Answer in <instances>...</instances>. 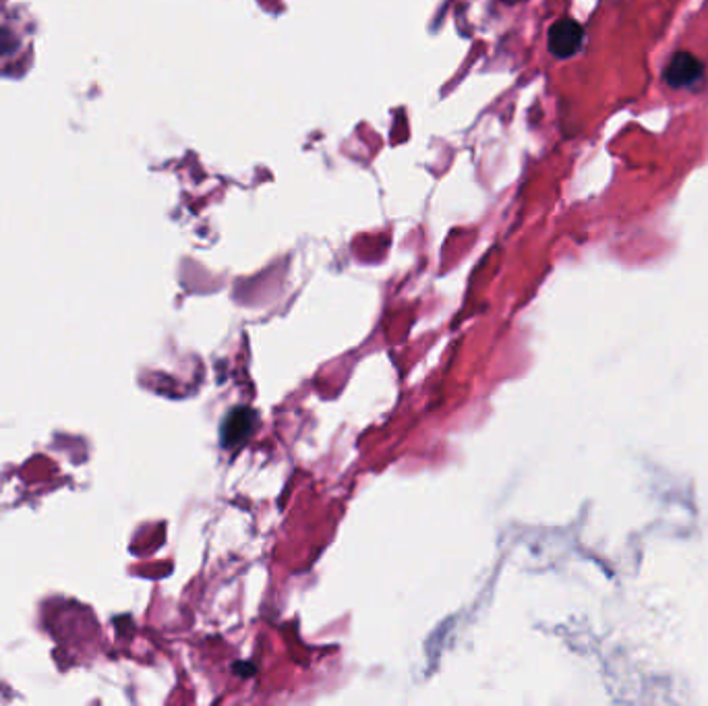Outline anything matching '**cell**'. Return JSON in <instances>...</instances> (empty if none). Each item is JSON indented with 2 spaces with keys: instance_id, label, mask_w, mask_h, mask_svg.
I'll use <instances>...</instances> for the list:
<instances>
[{
  "instance_id": "3",
  "label": "cell",
  "mask_w": 708,
  "mask_h": 706,
  "mask_svg": "<svg viewBox=\"0 0 708 706\" xmlns=\"http://www.w3.org/2000/svg\"><path fill=\"white\" fill-rule=\"evenodd\" d=\"M504 3H520V0H504Z\"/></svg>"
},
{
  "instance_id": "1",
  "label": "cell",
  "mask_w": 708,
  "mask_h": 706,
  "mask_svg": "<svg viewBox=\"0 0 708 706\" xmlns=\"http://www.w3.org/2000/svg\"><path fill=\"white\" fill-rule=\"evenodd\" d=\"M665 83L671 90L694 92L706 81V69L700 58L688 50L675 52L663 71Z\"/></svg>"
},
{
  "instance_id": "2",
  "label": "cell",
  "mask_w": 708,
  "mask_h": 706,
  "mask_svg": "<svg viewBox=\"0 0 708 706\" xmlns=\"http://www.w3.org/2000/svg\"><path fill=\"white\" fill-rule=\"evenodd\" d=\"M582 42H584V27L574 19H559L549 29V38H547L549 52L555 58H562V61L564 58L574 56L582 48Z\"/></svg>"
}]
</instances>
